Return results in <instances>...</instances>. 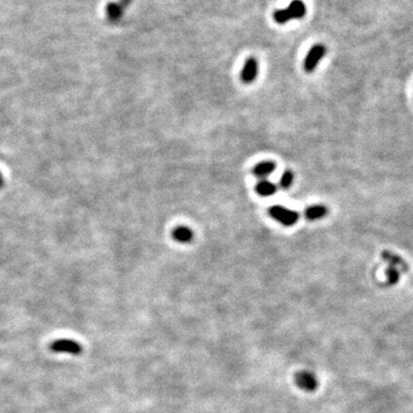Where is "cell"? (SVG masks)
<instances>
[{"label":"cell","instance_id":"1","mask_svg":"<svg viewBox=\"0 0 413 413\" xmlns=\"http://www.w3.org/2000/svg\"><path fill=\"white\" fill-rule=\"evenodd\" d=\"M307 14V6L302 0H293L287 8L277 10L273 13V19L279 24H285L293 19H302Z\"/></svg>","mask_w":413,"mask_h":413},{"label":"cell","instance_id":"2","mask_svg":"<svg viewBox=\"0 0 413 413\" xmlns=\"http://www.w3.org/2000/svg\"><path fill=\"white\" fill-rule=\"evenodd\" d=\"M269 215L274 221L280 223L283 226H293L299 222L300 215L295 210L286 208L282 205H273L269 209Z\"/></svg>","mask_w":413,"mask_h":413},{"label":"cell","instance_id":"3","mask_svg":"<svg viewBox=\"0 0 413 413\" xmlns=\"http://www.w3.org/2000/svg\"><path fill=\"white\" fill-rule=\"evenodd\" d=\"M50 350L57 354H69V355H80L83 348L80 344L71 339H59L50 344Z\"/></svg>","mask_w":413,"mask_h":413},{"label":"cell","instance_id":"4","mask_svg":"<svg viewBox=\"0 0 413 413\" xmlns=\"http://www.w3.org/2000/svg\"><path fill=\"white\" fill-rule=\"evenodd\" d=\"M326 54V47L322 44H316L313 45L310 51L308 52L307 57L304 59L303 62V68L307 72H313L316 70V68L318 67V63H319L322 59H324Z\"/></svg>","mask_w":413,"mask_h":413},{"label":"cell","instance_id":"5","mask_svg":"<svg viewBox=\"0 0 413 413\" xmlns=\"http://www.w3.org/2000/svg\"><path fill=\"white\" fill-rule=\"evenodd\" d=\"M295 384L300 389L307 391V393H312L318 388V380L316 376L309 371L296 373Z\"/></svg>","mask_w":413,"mask_h":413},{"label":"cell","instance_id":"6","mask_svg":"<svg viewBox=\"0 0 413 413\" xmlns=\"http://www.w3.org/2000/svg\"><path fill=\"white\" fill-rule=\"evenodd\" d=\"M258 75V62L255 58H249L243 64L241 70V80L246 84H251L256 79Z\"/></svg>","mask_w":413,"mask_h":413},{"label":"cell","instance_id":"7","mask_svg":"<svg viewBox=\"0 0 413 413\" xmlns=\"http://www.w3.org/2000/svg\"><path fill=\"white\" fill-rule=\"evenodd\" d=\"M171 235H172V239H174L175 241H177V242L179 243H188L193 240L194 233H193V231L189 229L188 226L179 225L172 230Z\"/></svg>","mask_w":413,"mask_h":413},{"label":"cell","instance_id":"8","mask_svg":"<svg viewBox=\"0 0 413 413\" xmlns=\"http://www.w3.org/2000/svg\"><path fill=\"white\" fill-rule=\"evenodd\" d=\"M275 168H277V164L272 161H262L253 168V174L258 178L266 179V177L275 170Z\"/></svg>","mask_w":413,"mask_h":413},{"label":"cell","instance_id":"9","mask_svg":"<svg viewBox=\"0 0 413 413\" xmlns=\"http://www.w3.org/2000/svg\"><path fill=\"white\" fill-rule=\"evenodd\" d=\"M327 213H328V210L325 205L322 204H315V205H311L309 206V208L305 209L304 212V216L305 218L308 219V221H318V219H321L324 218Z\"/></svg>","mask_w":413,"mask_h":413},{"label":"cell","instance_id":"10","mask_svg":"<svg viewBox=\"0 0 413 413\" xmlns=\"http://www.w3.org/2000/svg\"><path fill=\"white\" fill-rule=\"evenodd\" d=\"M255 191L261 196H272L277 192V185L266 179H261L256 184Z\"/></svg>","mask_w":413,"mask_h":413},{"label":"cell","instance_id":"11","mask_svg":"<svg viewBox=\"0 0 413 413\" xmlns=\"http://www.w3.org/2000/svg\"><path fill=\"white\" fill-rule=\"evenodd\" d=\"M124 8L118 3H109L106 7V14L108 20L111 22H117L122 19Z\"/></svg>","mask_w":413,"mask_h":413},{"label":"cell","instance_id":"12","mask_svg":"<svg viewBox=\"0 0 413 413\" xmlns=\"http://www.w3.org/2000/svg\"><path fill=\"white\" fill-rule=\"evenodd\" d=\"M382 257H384V260L386 262H388L389 265L395 266V268H397L401 271L406 270L405 263H404V262L398 256H395V255H393V254L386 252V253L382 254Z\"/></svg>","mask_w":413,"mask_h":413},{"label":"cell","instance_id":"13","mask_svg":"<svg viewBox=\"0 0 413 413\" xmlns=\"http://www.w3.org/2000/svg\"><path fill=\"white\" fill-rule=\"evenodd\" d=\"M399 273H401V270L395 268V266L389 265V268L386 271L387 282H388L389 285H395V283H397V281L399 280Z\"/></svg>","mask_w":413,"mask_h":413},{"label":"cell","instance_id":"14","mask_svg":"<svg viewBox=\"0 0 413 413\" xmlns=\"http://www.w3.org/2000/svg\"><path fill=\"white\" fill-rule=\"evenodd\" d=\"M293 182H294V174L291 170H286L282 172L281 177H280V182H279V185H280L281 188H290Z\"/></svg>","mask_w":413,"mask_h":413},{"label":"cell","instance_id":"15","mask_svg":"<svg viewBox=\"0 0 413 413\" xmlns=\"http://www.w3.org/2000/svg\"><path fill=\"white\" fill-rule=\"evenodd\" d=\"M131 2H132V0H119L118 4H119V5L122 6L123 8H126V7H128L129 5H130Z\"/></svg>","mask_w":413,"mask_h":413},{"label":"cell","instance_id":"16","mask_svg":"<svg viewBox=\"0 0 413 413\" xmlns=\"http://www.w3.org/2000/svg\"><path fill=\"white\" fill-rule=\"evenodd\" d=\"M3 185V177H2V175H0V186H2Z\"/></svg>","mask_w":413,"mask_h":413}]
</instances>
